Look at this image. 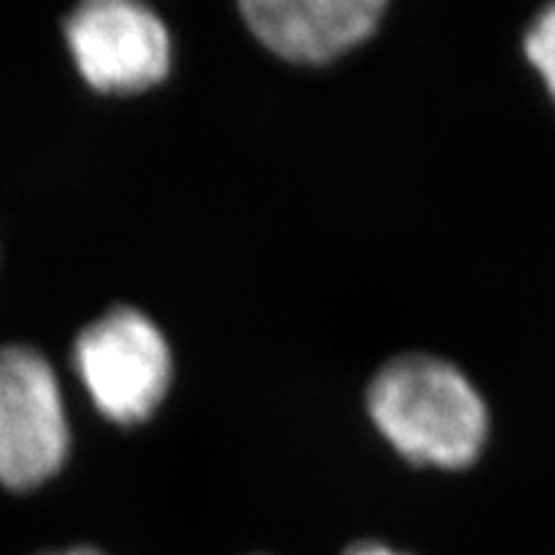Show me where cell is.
Here are the masks:
<instances>
[{
  "instance_id": "cell-2",
  "label": "cell",
  "mask_w": 555,
  "mask_h": 555,
  "mask_svg": "<svg viewBox=\"0 0 555 555\" xmlns=\"http://www.w3.org/2000/svg\"><path fill=\"white\" fill-rule=\"evenodd\" d=\"M75 371L95 409L116 425L150 420L168 397L170 347L150 317L116 307L75 339Z\"/></svg>"
},
{
  "instance_id": "cell-5",
  "label": "cell",
  "mask_w": 555,
  "mask_h": 555,
  "mask_svg": "<svg viewBox=\"0 0 555 555\" xmlns=\"http://www.w3.org/2000/svg\"><path fill=\"white\" fill-rule=\"evenodd\" d=\"M242 18L278 57L324 65L378 29L388 0H237Z\"/></svg>"
},
{
  "instance_id": "cell-4",
  "label": "cell",
  "mask_w": 555,
  "mask_h": 555,
  "mask_svg": "<svg viewBox=\"0 0 555 555\" xmlns=\"http://www.w3.org/2000/svg\"><path fill=\"white\" fill-rule=\"evenodd\" d=\"M65 39L78 73L99 93H139L170 73V34L142 0H78Z\"/></svg>"
},
{
  "instance_id": "cell-7",
  "label": "cell",
  "mask_w": 555,
  "mask_h": 555,
  "mask_svg": "<svg viewBox=\"0 0 555 555\" xmlns=\"http://www.w3.org/2000/svg\"><path fill=\"white\" fill-rule=\"evenodd\" d=\"M345 555H404V553H397L391 551V547L378 545V543H360L356 547H350Z\"/></svg>"
},
{
  "instance_id": "cell-1",
  "label": "cell",
  "mask_w": 555,
  "mask_h": 555,
  "mask_svg": "<svg viewBox=\"0 0 555 555\" xmlns=\"http://www.w3.org/2000/svg\"><path fill=\"white\" fill-rule=\"evenodd\" d=\"M367 409L384 437L406 461L466 468L481 453L489 416L476 386L433 356H399L367 388Z\"/></svg>"
},
{
  "instance_id": "cell-6",
  "label": "cell",
  "mask_w": 555,
  "mask_h": 555,
  "mask_svg": "<svg viewBox=\"0 0 555 555\" xmlns=\"http://www.w3.org/2000/svg\"><path fill=\"white\" fill-rule=\"evenodd\" d=\"M525 54L545 80L547 93L555 101V0L532 18L525 34Z\"/></svg>"
},
{
  "instance_id": "cell-8",
  "label": "cell",
  "mask_w": 555,
  "mask_h": 555,
  "mask_svg": "<svg viewBox=\"0 0 555 555\" xmlns=\"http://www.w3.org/2000/svg\"><path fill=\"white\" fill-rule=\"evenodd\" d=\"M47 555H103V553L93 551V547H73V551H65V553H47Z\"/></svg>"
},
{
  "instance_id": "cell-3",
  "label": "cell",
  "mask_w": 555,
  "mask_h": 555,
  "mask_svg": "<svg viewBox=\"0 0 555 555\" xmlns=\"http://www.w3.org/2000/svg\"><path fill=\"white\" fill-rule=\"evenodd\" d=\"M67 450V412L50 360L31 347H0V483L37 489Z\"/></svg>"
}]
</instances>
